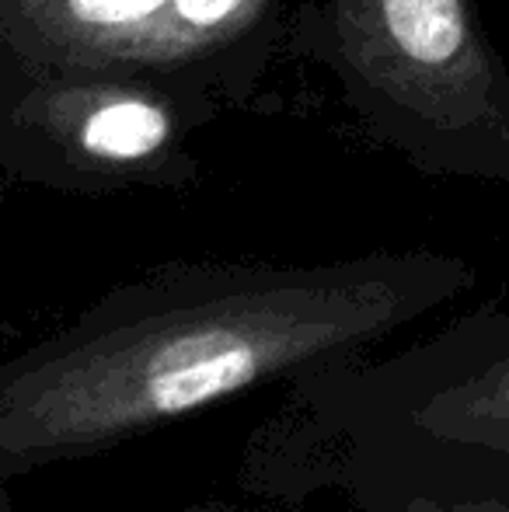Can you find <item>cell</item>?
Returning <instances> with one entry per match:
<instances>
[{
    "label": "cell",
    "instance_id": "6da1fadb",
    "mask_svg": "<svg viewBox=\"0 0 509 512\" xmlns=\"http://www.w3.org/2000/svg\"><path fill=\"white\" fill-rule=\"evenodd\" d=\"M447 251L171 262L0 366V481L102 457L269 384L367 359L475 286Z\"/></svg>",
    "mask_w": 509,
    "mask_h": 512
},
{
    "label": "cell",
    "instance_id": "7a4b0ae2",
    "mask_svg": "<svg viewBox=\"0 0 509 512\" xmlns=\"http://www.w3.org/2000/svg\"><path fill=\"white\" fill-rule=\"evenodd\" d=\"M286 387L245 453V481L262 495L300 502L353 474L509 492V307Z\"/></svg>",
    "mask_w": 509,
    "mask_h": 512
},
{
    "label": "cell",
    "instance_id": "3957f363",
    "mask_svg": "<svg viewBox=\"0 0 509 512\" xmlns=\"http://www.w3.org/2000/svg\"><path fill=\"white\" fill-rule=\"evenodd\" d=\"M360 126L429 178L509 185V67L478 0H321Z\"/></svg>",
    "mask_w": 509,
    "mask_h": 512
},
{
    "label": "cell",
    "instance_id": "277c9868",
    "mask_svg": "<svg viewBox=\"0 0 509 512\" xmlns=\"http://www.w3.org/2000/svg\"><path fill=\"white\" fill-rule=\"evenodd\" d=\"M224 108L154 77L0 67V171L67 196L185 189L192 133Z\"/></svg>",
    "mask_w": 509,
    "mask_h": 512
},
{
    "label": "cell",
    "instance_id": "5b68a950",
    "mask_svg": "<svg viewBox=\"0 0 509 512\" xmlns=\"http://www.w3.org/2000/svg\"><path fill=\"white\" fill-rule=\"evenodd\" d=\"M286 0H0V67L154 77L248 108L279 60Z\"/></svg>",
    "mask_w": 509,
    "mask_h": 512
},
{
    "label": "cell",
    "instance_id": "8992f818",
    "mask_svg": "<svg viewBox=\"0 0 509 512\" xmlns=\"http://www.w3.org/2000/svg\"><path fill=\"white\" fill-rule=\"evenodd\" d=\"M335 492L346 495L356 512H509V492H461L377 474H353Z\"/></svg>",
    "mask_w": 509,
    "mask_h": 512
},
{
    "label": "cell",
    "instance_id": "52a82bcc",
    "mask_svg": "<svg viewBox=\"0 0 509 512\" xmlns=\"http://www.w3.org/2000/svg\"><path fill=\"white\" fill-rule=\"evenodd\" d=\"M182 512H255V509H245V506H238V502L206 499V502H196V506H185Z\"/></svg>",
    "mask_w": 509,
    "mask_h": 512
}]
</instances>
